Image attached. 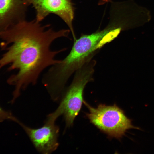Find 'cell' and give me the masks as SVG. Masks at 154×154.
Wrapping results in <instances>:
<instances>
[{
  "instance_id": "1",
  "label": "cell",
  "mask_w": 154,
  "mask_h": 154,
  "mask_svg": "<svg viewBox=\"0 0 154 154\" xmlns=\"http://www.w3.org/2000/svg\"><path fill=\"white\" fill-rule=\"evenodd\" d=\"M70 31H55L50 25H42L35 19L24 20L0 31V39L3 40L1 47L3 49L11 44L0 58V69L10 64L8 70H18L7 80L15 86L13 101L19 96L21 90L36 84L45 69L60 62L56 56L66 48L52 50L51 46L56 39L68 37Z\"/></svg>"
},
{
  "instance_id": "7",
  "label": "cell",
  "mask_w": 154,
  "mask_h": 154,
  "mask_svg": "<svg viewBox=\"0 0 154 154\" xmlns=\"http://www.w3.org/2000/svg\"><path fill=\"white\" fill-rule=\"evenodd\" d=\"M27 0H0V31L25 20Z\"/></svg>"
},
{
  "instance_id": "8",
  "label": "cell",
  "mask_w": 154,
  "mask_h": 154,
  "mask_svg": "<svg viewBox=\"0 0 154 154\" xmlns=\"http://www.w3.org/2000/svg\"><path fill=\"white\" fill-rule=\"evenodd\" d=\"M6 120L16 122L18 119L9 112L6 111L0 106V123Z\"/></svg>"
},
{
  "instance_id": "9",
  "label": "cell",
  "mask_w": 154,
  "mask_h": 154,
  "mask_svg": "<svg viewBox=\"0 0 154 154\" xmlns=\"http://www.w3.org/2000/svg\"><path fill=\"white\" fill-rule=\"evenodd\" d=\"M111 0H99L98 2L99 5H102L105 3H106L110 1Z\"/></svg>"
},
{
  "instance_id": "6",
  "label": "cell",
  "mask_w": 154,
  "mask_h": 154,
  "mask_svg": "<svg viewBox=\"0 0 154 154\" xmlns=\"http://www.w3.org/2000/svg\"><path fill=\"white\" fill-rule=\"evenodd\" d=\"M54 122L47 120L44 126L38 129L28 127L20 121L18 124L25 131L39 151L49 154L56 150L58 145L57 139L59 129Z\"/></svg>"
},
{
  "instance_id": "3",
  "label": "cell",
  "mask_w": 154,
  "mask_h": 154,
  "mask_svg": "<svg viewBox=\"0 0 154 154\" xmlns=\"http://www.w3.org/2000/svg\"><path fill=\"white\" fill-rule=\"evenodd\" d=\"M95 64V61H90L76 71L71 83L62 94L63 97L58 107L48 116L47 119L55 121L58 117L63 114L66 126L70 127L72 125L84 101V88L92 80Z\"/></svg>"
},
{
  "instance_id": "4",
  "label": "cell",
  "mask_w": 154,
  "mask_h": 154,
  "mask_svg": "<svg viewBox=\"0 0 154 154\" xmlns=\"http://www.w3.org/2000/svg\"><path fill=\"white\" fill-rule=\"evenodd\" d=\"M83 103L89 110L86 116L90 122L110 137L120 139L127 130L139 129L132 125L131 120L116 104L107 106L101 104L94 108L84 101Z\"/></svg>"
},
{
  "instance_id": "5",
  "label": "cell",
  "mask_w": 154,
  "mask_h": 154,
  "mask_svg": "<svg viewBox=\"0 0 154 154\" xmlns=\"http://www.w3.org/2000/svg\"><path fill=\"white\" fill-rule=\"evenodd\" d=\"M35 9V19L40 22L50 13L60 17L67 25L74 38L72 25L74 7L72 0H27Z\"/></svg>"
},
{
  "instance_id": "2",
  "label": "cell",
  "mask_w": 154,
  "mask_h": 154,
  "mask_svg": "<svg viewBox=\"0 0 154 154\" xmlns=\"http://www.w3.org/2000/svg\"><path fill=\"white\" fill-rule=\"evenodd\" d=\"M111 41L108 31L105 29L81 36L75 40L67 56L50 67L45 73L46 82L55 90H63L71 75L90 61L96 51Z\"/></svg>"
}]
</instances>
